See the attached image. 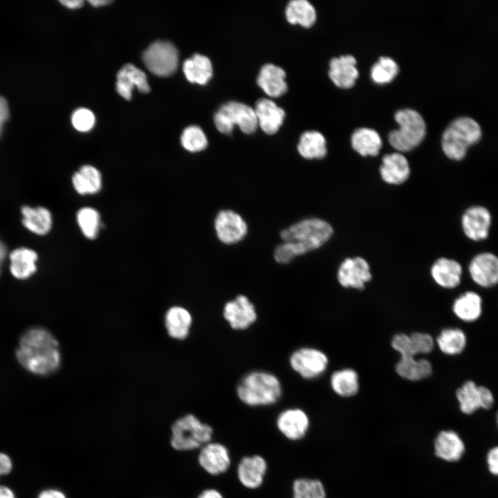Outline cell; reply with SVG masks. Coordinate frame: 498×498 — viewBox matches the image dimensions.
I'll return each instance as SVG.
<instances>
[{
    "mask_svg": "<svg viewBox=\"0 0 498 498\" xmlns=\"http://www.w3.org/2000/svg\"><path fill=\"white\" fill-rule=\"evenodd\" d=\"M472 281L483 288H491L498 284V257L489 252L475 255L468 266Z\"/></svg>",
    "mask_w": 498,
    "mask_h": 498,
    "instance_id": "cell-12",
    "label": "cell"
},
{
    "mask_svg": "<svg viewBox=\"0 0 498 498\" xmlns=\"http://www.w3.org/2000/svg\"><path fill=\"white\" fill-rule=\"evenodd\" d=\"M467 342L465 333L457 327L443 329L436 339L439 350L452 356L461 354L465 350Z\"/></svg>",
    "mask_w": 498,
    "mask_h": 498,
    "instance_id": "cell-34",
    "label": "cell"
},
{
    "mask_svg": "<svg viewBox=\"0 0 498 498\" xmlns=\"http://www.w3.org/2000/svg\"><path fill=\"white\" fill-rule=\"evenodd\" d=\"M199 462L211 474L223 473L230 465L228 449L217 443H207L203 448L199 456Z\"/></svg>",
    "mask_w": 498,
    "mask_h": 498,
    "instance_id": "cell-19",
    "label": "cell"
},
{
    "mask_svg": "<svg viewBox=\"0 0 498 498\" xmlns=\"http://www.w3.org/2000/svg\"><path fill=\"white\" fill-rule=\"evenodd\" d=\"M380 173L386 183L399 185L409 178L410 169L407 158L402 154L394 152L383 156Z\"/></svg>",
    "mask_w": 498,
    "mask_h": 498,
    "instance_id": "cell-24",
    "label": "cell"
},
{
    "mask_svg": "<svg viewBox=\"0 0 498 498\" xmlns=\"http://www.w3.org/2000/svg\"><path fill=\"white\" fill-rule=\"evenodd\" d=\"M219 239L226 244L242 240L248 231V226L242 217L232 210L220 211L214 221Z\"/></svg>",
    "mask_w": 498,
    "mask_h": 498,
    "instance_id": "cell-15",
    "label": "cell"
},
{
    "mask_svg": "<svg viewBox=\"0 0 498 498\" xmlns=\"http://www.w3.org/2000/svg\"><path fill=\"white\" fill-rule=\"evenodd\" d=\"M267 465L259 455L246 456L240 461L237 474L241 483L246 488H256L261 486Z\"/></svg>",
    "mask_w": 498,
    "mask_h": 498,
    "instance_id": "cell-25",
    "label": "cell"
},
{
    "mask_svg": "<svg viewBox=\"0 0 498 498\" xmlns=\"http://www.w3.org/2000/svg\"><path fill=\"white\" fill-rule=\"evenodd\" d=\"M391 345L400 357L416 356L414 353L409 335L400 333L391 339Z\"/></svg>",
    "mask_w": 498,
    "mask_h": 498,
    "instance_id": "cell-44",
    "label": "cell"
},
{
    "mask_svg": "<svg viewBox=\"0 0 498 498\" xmlns=\"http://www.w3.org/2000/svg\"><path fill=\"white\" fill-rule=\"evenodd\" d=\"M416 356L431 353L435 346L432 336L423 332H414L409 335Z\"/></svg>",
    "mask_w": 498,
    "mask_h": 498,
    "instance_id": "cell-42",
    "label": "cell"
},
{
    "mask_svg": "<svg viewBox=\"0 0 498 498\" xmlns=\"http://www.w3.org/2000/svg\"><path fill=\"white\" fill-rule=\"evenodd\" d=\"M76 217L82 234L87 239H95L100 228L99 212L93 208L84 207L78 210Z\"/></svg>",
    "mask_w": 498,
    "mask_h": 498,
    "instance_id": "cell-38",
    "label": "cell"
},
{
    "mask_svg": "<svg viewBox=\"0 0 498 498\" xmlns=\"http://www.w3.org/2000/svg\"><path fill=\"white\" fill-rule=\"evenodd\" d=\"M171 445L178 451H187L207 444L211 439L212 427L196 416L187 414L176 419L171 427Z\"/></svg>",
    "mask_w": 498,
    "mask_h": 498,
    "instance_id": "cell-6",
    "label": "cell"
},
{
    "mask_svg": "<svg viewBox=\"0 0 498 498\" xmlns=\"http://www.w3.org/2000/svg\"><path fill=\"white\" fill-rule=\"evenodd\" d=\"M7 255V248L4 243L0 241V273L1 267Z\"/></svg>",
    "mask_w": 498,
    "mask_h": 498,
    "instance_id": "cell-52",
    "label": "cell"
},
{
    "mask_svg": "<svg viewBox=\"0 0 498 498\" xmlns=\"http://www.w3.org/2000/svg\"><path fill=\"white\" fill-rule=\"evenodd\" d=\"M72 183L78 194H93L98 192L102 187V176L94 166L86 165L74 173Z\"/></svg>",
    "mask_w": 498,
    "mask_h": 498,
    "instance_id": "cell-32",
    "label": "cell"
},
{
    "mask_svg": "<svg viewBox=\"0 0 498 498\" xmlns=\"http://www.w3.org/2000/svg\"><path fill=\"white\" fill-rule=\"evenodd\" d=\"M60 3L70 9H76L82 6L84 1L82 0H62Z\"/></svg>",
    "mask_w": 498,
    "mask_h": 498,
    "instance_id": "cell-50",
    "label": "cell"
},
{
    "mask_svg": "<svg viewBox=\"0 0 498 498\" xmlns=\"http://www.w3.org/2000/svg\"><path fill=\"white\" fill-rule=\"evenodd\" d=\"M71 121L75 129L79 131L86 132L93 128L95 119L91 111L86 108H80L73 112Z\"/></svg>",
    "mask_w": 498,
    "mask_h": 498,
    "instance_id": "cell-43",
    "label": "cell"
},
{
    "mask_svg": "<svg viewBox=\"0 0 498 498\" xmlns=\"http://www.w3.org/2000/svg\"><path fill=\"white\" fill-rule=\"evenodd\" d=\"M394 118L399 128L389 132L388 138L390 145L403 152L417 147L426 133L425 123L421 115L414 109H403L396 112Z\"/></svg>",
    "mask_w": 498,
    "mask_h": 498,
    "instance_id": "cell-5",
    "label": "cell"
},
{
    "mask_svg": "<svg viewBox=\"0 0 498 498\" xmlns=\"http://www.w3.org/2000/svg\"><path fill=\"white\" fill-rule=\"evenodd\" d=\"M12 470V462L10 457L6 453L0 452L1 475L8 474Z\"/></svg>",
    "mask_w": 498,
    "mask_h": 498,
    "instance_id": "cell-47",
    "label": "cell"
},
{
    "mask_svg": "<svg viewBox=\"0 0 498 498\" xmlns=\"http://www.w3.org/2000/svg\"><path fill=\"white\" fill-rule=\"evenodd\" d=\"M292 369L304 379H314L327 369L329 358L321 350L313 347H302L294 351L289 357Z\"/></svg>",
    "mask_w": 498,
    "mask_h": 498,
    "instance_id": "cell-9",
    "label": "cell"
},
{
    "mask_svg": "<svg viewBox=\"0 0 498 498\" xmlns=\"http://www.w3.org/2000/svg\"><path fill=\"white\" fill-rule=\"evenodd\" d=\"M333 234V228L320 219H308L295 223L280 232L284 241L274 252L279 264H288L297 256L317 249L326 242Z\"/></svg>",
    "mask_w": 498,
    "mask_h": 498,
    "instance_id": "cell-2",
    "label": "cell"
},
{
    "mask_svg": "<svg viewBox=\"0 0 498 498\" xmlns=\"http://www.w3.org/2000/svg\"><path fill=\"white\" fill-rule=\"evenodd\" d=\"M0 498H16L11 488L6 486H0Z\"/></svg>",
    "mask_w": 498,
    "mask_h": 498,
    "instance_id": "cell-51",
    "label": "cell"
},
{
    "mask_svg": "<svg viewBox=\"0 0 498 498\" xmlns=\"http://www.w3.org/2000/svg\"><path fill=\"white\" fill-rule=\"evenodd\" d=\"M487 463L490 472L498 475V446L492 448L487 455Z\"/></svg>",
    "mask_w": 498,
    "mask_h": 498,
    "instance_id": "cell-45",
    "label": "cell"
},
{
    "mask_svg": "<svg viewBox=\"0 0 498 498\" xmlns=\"http://www.w3.org/2000/svg\"><path fill=\"white\" fill-rule=\"evenodd\" d=\"M142 60L151 73L158 76H168L174 73L177 68L178 53L172 43L157 41L145 50Z\"/></svg>",
    "mask_w": 498,
    "mask_h": 498,
    "instance_id": "cell-8",
    "label": "cell"
},
{
    "mask_svg": "<svg viewBox=\"0 0 498 498\" xmlns=\"http://www.w3.org/2000/svg\"><path fill=\"white\" fill-rule=\"evenodd\" d=\"M214 122L216 129L225 134L230 133L234 125H238L243 133L248 134L255 132L258 126L255 110L238 102H230L222 105L216 113Z\"/></svg>",
    "mask_w": 498,
    "mask_h": 498,
    "instance_id": "cell-7",
    "label": "cell"
},
{
    "mask_svg": "<svg viewBox=\"0 0 498 498\" xmlns=\"http://www.w3.org/2000/svg\"><path fill=\"white\" fill-rule=\"evenodd\" d=\"M0 476H1V473H0Z\"/></svg>",
    "mask_w": 498,
    "mask_h": 498,
    "instance_id": "cell-55",
    "label": "cell"
},
{
    "mask_svg": "<svg viewBox=\"0 0 498 498\" xmlns=\"http://www.w3.org/2000/svg\"><path fill=\"white\" fill-rule=\"evenodd\" d=\"M277 426L286 438L298 440L305 435L309 426V419L301 409H287L279 414Z\"/></svg>",
    "mask_w": 498,
    "mask_h": 498,
    "instance_id": "cell-18",
    "label": "cell"
},
{
    "mask_svg": "<svg viewBox=\"0 0 498 498\" xmlns=\"http://www.w3.org/2000/svg\"><path fill=\"white\" fill-rule=\"evenodd\" d=\"M111 2V1H109V0H90L89 1V3L93 6H95V7L104 6V5L110 3Z\"/></svg>",
    "mask_w": 498,
    "mask_h": 498,
    "instance_id": "cell-53",
    "label": "cell"
},
{
    "mask_svg": "<svg viewBox=\"0 0 498 498\" xmlns=\"http://www.w3.org/2000/svg\"><path fill=\"white\" fill-rule=\"evenodd\" d=\"M398 66L391 58L381 56L371 68L372 80L378 84L391 82L398 73Z\"/></svg>",
    "mask_w": 498,
    "mask_h": 498,
    "instance_id": "cell-39",
    "label": "cell"
},
{
    "mask_svg": "<svg viewBox=\"0 0 498 498\" xmlns=\"http://www.w3.org/2000/svg\"><path fill=\"white\" fill-rule=\"evenodd\" d=\"M351 142L353 149L363 156H377L382 145L378 133L367 127H361L354 131Z\"/></svg>",
    "mask_w": 498,
    "mask_h": 498,
    "instance_id": "cell-30",
    "label": "cell"
},
{
    "mask_svg": "<svg viewBox=\"0 0 498 498\" xmlns=\"http://www.w3.org/2000/svg\"><path fill=\"white\" fill-rule=\"evenodd\" d=\"M481 124L474 118L462 116L454 118L445 129L441 147L445 156L454 160L463 159L468 150L481 139Z\"/></svg>",
    "mask_w": 498,
    "mask_h": 498,
    "instance_id": "cell-4",
    "label": "cell"
},
{
    "mask_svg": "<svg viewBox=\"0 0 498 498\" xmlns=\"http://www.w3.org/2000/svg\"><path fill=\"white\" fill-rule=\"evenodd\" d=\"M496 421H497V425H498V412L497 413Z\"/></svg>",
    "mask_w": 498,
    "mask_h": 498,
    "instance_id": "cell-54",
    "label": "cell"
},
{
    "mask_svg": "<svg viewBox=\"0 0 498 498\" xmlns=\"http://www.w3.org/2000/svg\"><path fill=\"white\" fill-rule=\"evenodd\" d=\"M193 317L190 311L181 305H172L165 312L163 324L167 335L175 340L183 341L190 333Z\"/></svg>",
    "mask_w": 498,
    "mask_h": 498,
    "instance_id": "cell-16",
    "label": "cell"
},
{
    "mask_svg": "<svg viewBox=\"0 0 498 498\" xmlns=\"http://www.w3.org/2000/svg\"><path fill=\"white\" fill-rule=\"evenodd\" d=\"M37 498H66V497L61 490L50 488L42 491Z\"/></svg>",
    "mask_w": 498,
    "mask_h": 498,
    "instance_id": "cell-48",
    "label": "cell"
},
{
    "mask_svg": "<svg viewBox=\"0 0 498 498\" xmlns=\"http://www.w3.org/2000/svg\"><path fill=\"white\" fill-rule=\"evenodd\" d=\"M452 310L454 315L462 322H476L482 315V297L477 292L465 291L454 299Z\"/></svg>",
    "mask_w": 498,
    "mask_h": 498,
    "instance_id": "cell-23",
    "label": "cell"
},
{
    "mask_svg": "<svg viewBox=\"0 0 498 498\" xmlns=\"http://www.w3.org/2000/svg\"><path fill=\"white\" fill-rule=\"evenodd\" d=\"M197 498H223V497L217 490L208 489L203 491Z\"/></svg>",
    "mask_w": 498,
    "mask_h": 498,
    "instance_id": "cell-49",
    "label": "cell"
},
{
    "mask_svg": "<svg viewBox=\"0 0 498 498\" xmlns=\"http://www.w3.org/2000/svg\"><path fill=\"white\" fill-rule=\"evenodd\" d=\"M183 72L188 81L199 84H205L212 76V66L210 60L204 55L194 54L183 63Z\"/></svg>",
    "mask_w": 498,
    "mask_h": 498,
    "instance_id": "cell-35",
    "label": "cell"
},
{
    "mask_svg": "<svg viewBox=\"0 0 498 498\" xmlns=\"http://www.w3.org/2000/svg\"><path fill=\"white\" fill-rule=\"evenodd\" d=\"M491 223L490 212L481 205L468 208L461 217V226L464 234L474 241H482L488 237Z\"/></svg>",
    "mask_w": 498,
    "mask_h": 498,
    "instance_id": "cell-13",
    "label": "cell"
},
{
    "mask_svg": "<svg viewBox=\"0 0 498 498\" xmlns=\"http://www.w3.org/2000/svg\"><path fill=\"white\" fill-rule=\"evenodd\" d=\"M356 60L351 55L333 57L329 63V75L334 84L341 88H350L358 76Z\"/></svg>",
    "mask_w": 498,
    "mask_h": 498,
    "instance_id": "cell-20",
    "label": "cell"
},
{
    "mask_svg": "<svg viewBox=\"0 0 498 498\" xmlns=\"http://www.w3.org/2000/svg\"><path fill=\"white\" fill-rule=\"evenodd\" d=\"M434 450L436 455L441 459L456 461L463 454L465 445L454 431H441L435 439Z\"/></svg>",
    "mask_w": 498,
    "mask_h": 498,
    "instance_id": "cell-27",
    "label": "cell"
},
{
    "mask_svg": "<svg viewBox=\"0 0 498 498\" xmlns=\"http://www.w3.org/2000/svg\"><path fill=\"white\" fill-rule=\"evenodd\" d=\"M10 116L8 104L7 100L0 95V137L5 122L8 120Z\"/></svg>",
    "mask_w": 498,
    "mask_h": 498,
    "instance_id": "cell-46",
    "label": "cell"
},
{
    "mask_svg": "<svg viewBox=\"0 0 498 498\" xmlns=\"http://www.w3.org/2000/svg\"><path fill=\"white\" fill-rule=\"evenodd\" d=\"M135 86L141 93L150 91L145 73L134 65L127 64L117 74L116 91L125 100H129Z\"/></svg>",
    "mask_w": 498,
    "mask_h": 498,
    "instance_id": "cell-17",
    "label": "cell"
},
{
    "mask_svg": "<svg viewBox=\"0 0 498 498\" xmlns=\"http://www.w3.org/2000/svg\"><path fill=\"white\" fill-rule=\"evenodd\" d=\"M223 316L232 329L239 331L247 329L257 319L255 306L243 295H239L225 304Z\"/></svg>",
    "mask_w": 498,
    "mask_h": 498,
    "instance_id": "cell-11",
    "label": "cell"
},
{
    "mask_svg": "<svg viewBox=\"0 0 498 498\" xmlns=\"http://www.w3.org/2000/svg\"><path fill=\"white\" fill-rule=\"evenodd\" d=\"M255 112L258 125L268 134L275 133L283 123L284 110L271 100L259 99L255 104Z\"/></svg>",
    "mask_w": 498,
    "mask_h": 498,
    "instance_id": "cell-21",
    "label": "cell"
},
{
    "mask_svg": "<svg viewBox=\"0 0 498 498\" xmlns=\"http://www.w3.org/2000/svg\"><path fill=\"white\" fill-rule=\"evenodd\" d=\"M286 73L279 66L268 64L263 66L257 77V84L269 96L277 98L287 91Z\"/></svg>",
    "mask_w": 498,
    "mask_h": 498,
    "instance_id": "cell-26",
    "label": "cell"
},
{
    "mask_svg": "<svg viewBox=\"0 0 498 498\" xmlns=\"http://www.w3.org/2000/svg\"><path fill=\"white\" fill-rule=\"evenodd\" d=\"M462 266L454 259L441 257L432 265L431 275L434 281L441 287L454 288L461 281Z\"/></svg>",
    "mask_w": 498,
    "mask_h": 498,
    "instance_id": "cell-22",
    "label": "cell"
},
{
    "mask_svg": "<svg viewBox=\"0 0 498 498\" xmlns=\"http://www.w3.org/2000/svg\"><path fill=\"white\" fill-rule=\"evenodd\" d=\"M22 223L30 232L38 235L47 234L52 227V216L48 210L43 207L21 208Z\"/></svg>",
    "mask_w": 498,
    "mask_h": 498,
    "instance_id": "cell-31",
    "label": "cell"
},
{
    "mask_svg": "<svg viewBox=\"0 0 498 498\" xmlns=\"http://www.w3.org/2000/svg\"><path fill=\"white\" fill-rule=\"evenodd\" d=\"M37 253L27 248H19L10 254V269L12 275L18 279H26L37 270Z\"/></svg>",
    "mask_w": 498,
    "mask_h": 498,
    "instance_id": "cell-29",
    "label": "cell"
},
{
    "mask_svg": "<svg viewBox=\"0 0 498 498\" xmlns=\"http://www.w3.org/2000/svg\"><path fill=\"white\" fill-rule=\"evenodd\" d=\"M395 370L403 379L418 381L431 376L432 365L425 358H417L416 356L400 357L395 365Z\"/></svg>",
    "mask_w": 498,
    "mask_h": 498,
    "instance_id": "cell-28",
    "label": "cell"
},
{
    "mask_svg": "<svg viewBox=\"0 0 498 498\" xmlns=\"http://www.w3.org/2000/svg\"><path fill=\"white\" fill-rule=\"evenodd\" d=\"M455 393L460 410L465 414H472L481 408L490 409L495 403L492 391L472 380L465 381Z\"/></svg>",
    "mask_w": 498,
    "mask_h": 498,
    "instance_id": "cell-10",
    "label": "cell"
},
{
    "mask_svg": "<svg viewBox=\"0 0 498 498\" xmlns=\"http://www.w3.org/2000/svg\"><path fill=\"white\" fill-rule=\"evenodd\" d=\"M286 17L292 24H300L304 27L311 26L316 19L313 6L306 0H293L288 3Z\"/></svg>",
    "mask_w": 498,
    "mask_h": 498,
    "instance_id": "cell-37",
    "label": "cell"
},
{
    "mask_svg": "<svg viewBox=\"0 0 498 498\" xmlns=\"http://www.w3.org/2000/svg\"><path fill=\"white\" fill-rule=\"evenodd\" d=\"M371 279L369 266L360 257L346 259L338 268V280L344 288L362 290Z\"/></svg>",
    "mask_w": 498,
    "mask_h": 498,
    "instance_id": "cell-14",
    "label": "cell"
},
{
    "mask_svg": "<svg viewBox=\"0 0 498 498\" xmlns=\"http://www.w3.org/2000/svg\"><path fill=\"white\" fill-rule=\"evenodd\" d=\"M297 149L305 158H322L327 152L325 138L316 131H305L300 137Z\"/></svg>",
    "mask_w": 498,
    "mask_h": 498,
    "instance_id": "cell-36",
    "label": "cell"
},
{
    "mask_svg": "<svg viewBox=\"0 0 498 498\" xmlns=\"http://www.w3.org/2000/svg\"><path fill=\"white\" fill-rule=\"evenodd\" d=\"M16 357L25 369L39 376L54 374L62 364L59 342L50 330L43 326L32 327L23 333Z\"/></svg>",
    "mask_w": 498,
    "mask_h": 498,
    "instance_id": "cell-1",
    "label": "cell"
},
{
    "mask_svg": "<svg viewBox=\"0 0 498 498\" xmlns=\"http://www.w3.org/2000/svg\"><path fill=\"white\" fill-rule=\"evenodd\" d=\"M293 498H326V494L321 481L302 478L294 481Z\"/></svg>",
    "mask_w": 498,
    "mask_h": 498,
    "instance_id": "cell-40",
    "label": "cell"
},
{
    "mask_svg": "<svg viewBox=\"0 0 498 498\" xmlns=\"http://www.w3.org/2000/svg\"><path fill=\"white\" fill-rule=\"evenodd\" d=\"M330 385L337 395L344 398L351 397L359 391V376L353 369L344 368L331 374Z\"/></svg>",
    "mask_w": 498,
    "mask_h": 498,
    "instance_id": "cell-33",
    "label": "cell"
},
{
    "mask_svg": "<svg viewBox=\"0 0 498 498\" xmlns=\"http://www.w3.org/2000/svg\"><path fill=\"white\" fill-rule=\"evenodd\" d=\"M182 146L190 152H198L205 149L208 145L207 138L203 130L197 126L185 128L181 135Z\"/></svg>",
    "mask_w": 498,
    "mask_h": 498,
    "instance_id": "cell-41",
    "label": "cell"
},
{
    "mask_svg": "<svg viewBox=\"0 0 498 498\" xmlns=\"http://www.w3.org/2000/svg\"><path fill=\"white\" fill-rule=\"evenodd\" d=\"M236 392L239 400L249 406H265L273 405L280 399L282 386L273 374L253 371L240 380Z\"/></svg>",
    "mask_w": 498,
    "mask_h": 498,
    "instance_id": "cell-3",
    "label": "cell"
}]
</instances>
